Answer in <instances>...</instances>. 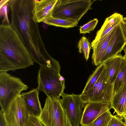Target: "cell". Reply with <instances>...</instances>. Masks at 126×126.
Wrapping results in <instances>:
<instances>
[{"instance_id":"ac0fdd59","label":"cell","mask_w":126,"mask_h":126,"mask_svg":"<svg viewBox=\"0 0 126 126\" xmlns=\"http://www.w3.org/2000/svg\"><path fill=\"white\" fill-rule=\"evenodd\" d=\"M123 58L116 80L114 84L113 94L120 88L126 86V57Z\"/></svg>"},{"instance_id":"3957f363","label":"cell","mask_w":126,"mask_h":126,"mask_svg":"<svg viewBox=\"0 0 126 126\" xmlns=\"http://www.w3.org/2000/svg\"><path fill=\"white\" fill-rule=\"evenodd\" d=\"M61 67L40 66L37 77V89L47 97L60 98L65 88V79L60 74Z\"/></svg>"},{"instance_id":"7a4b0ae2","label":"cell","mask_w":126,"mask_h":126,"mask_svg":"<svg viewBox=\"0 0 126 126\" xmlns=\"http://www.w3.org/2000/svg\"><path fill=\"white\" fill-rule=\"evenodd\" d=\"M27 45L10 24L0 25V72L25 68L34 64Z\"/></svg>"},{"instance_id":"9a60e30c","label":"cell","mask_w":126,"mask_h":126,"mask_svg":"<svg viewBox=\"0 0 126 126\" xmlns=\"http://www.w3.org/2000/svg\"><path fill=\"white\" fill-rule=\"evenodd\" d=\"M123 17L120 14L115 12L106 18L100 29L97 32L95 38L91 45L98 41L116 27L123 20Z\"/></svg>"},{"instance_id":"d4e9b609","label":"cell","mask_w":126,"mask_h":126,"mask_svg":"<svg viewBox=\"0 0 126 126\" xmlns=\"http://www.w3.org/2000/svg\"><path fill=\"white\" fill-rule=\"evenodd\" d=\"M116 115H112L110 126H126L123 121V117Z\"/></svg>"},{"instance_id":"30bf717a","label":"cell","mask_w":126,"mask_h":126,"mask_svg":"<svg viewBox=\"0 0 126 126\" xmlns=\"http://www.w3.org/2000/svg\"><path fill=\"white\" fill-rule=\"evenodd\" d=\"M126 45V40L120 23L117 26L116 31L102 55L100 64L117 55L123 50Z\"/></svg>"},{"instance_id":"83f0119b","label":"cell","mask_w":126,"mask_h":126,"mask_svg":"<svg viewBox=\"0 0 126 126\" xmlns=\"http://www.w3.org/2000/svg\"><path fill=\"white\" fill-rule=\"evenodd\" d=\"M126 116V96L125 99L124 111L122 117L123 118Z\"/></svg>"},{"instance_id":"5bb4252c","label":"cell","mask_w":126,"mask_h":126,"mask_svg":"<svg viewBox=\"0 0 126 126\" xmlns=\"http://www.w3.org/2000/svg\"><path fill=\"white\" fill-rule=\"evenodd\" d=\"M39 91L36 88L21 94L30 114L37 118L40 115L42 110L39 98Z\"/></svg>"},{"instance_id":"6da1fadb","label":"cell","mask_w":126,"mask_h":126,"mask_svg":"<svg viewBox=\"0 0 126 126\" xmlns=\"http://www.w3.org/2000/svg\"><path fill=\"white\" fill-rule=\"evenodd\" d=\"M11 13L10 24L29 49L33 62L48 66L53 58L46 51L34 10L33 0H10L7 3Z\"/></svg>"},{"instance_id":"2e32d148","label":"cell","mask_w":126,"mask_h":126,"mask_svg":"<svg viewBox=\"0 0 126 126\" xmlns=\"http://www.w3.org/2000/svg\"><path fill=\"white\" fill-rule=\"evenodd\" d=\"M126 96V86L120 88L113 95L110 109L114 110L117 115L123 117Z\"/></svg>"},{"instance_id":"44dd1931","label":"cell","mask_w":126,"mask_h":126,"mask_svg":"<svg viewBox=\"0 0 126 126\" xmlns=\"http://www.w3.org/2000/svg\"><path fill=\"white\" fill-rule=\"evenodd\" d=\"M112 116L109 109L97 118L89 126H110Z\"/></svg>"},{"instance_id":"e0dca14e","label":"cell","mask_w":126,"mask_h":126,"mask_svg":"<svg viewBox=\"0 0 126 126\" xmlns=\"http://www.w3.org/2000/svg\"><path fill=\"white\" fill-rule=\"evenodd\" d=\"M123 58V56L119 53L105 62L107 70L108 80L112 84H114L116 80Z\"/></svg>"},{"instance_id":"277c9868","label":"cell","mask_w":126,"mask_h":126,"mask_svg":"<svg viewBox=\"0 0 126 126\" xmlns=\"http://www.w3.org/2000/svg\"><path fill=\"white\" fill-rule=\"evenodd\" d=\"M95 0H58L52 16L78 24L79 20L89 10Z\"/></svg>"},{"instance_id":"5b68a950","label":"cell","mask_w":126,"mask_h":126,"mask_svg":"<svg viewBox=\"0 0 126 126\" xmlns=\"http://www.w3.org/2000/svg\"><path fill=\"white\" fill-rule=\"evenodd\" d=\"M38 118L44 126H72L60 98L47 97Z\"/></svg>"},{"instance_id":"603a6c76","label":"cell","mask_w":126,"mask_h":126,"mask_svg":"<svg viewBox=\"0 0 126 126\" xmlns=\"http://www.w3.org/2000/svg\"><path fill=\"white\" fill-rule=\"evenodd\" d=\"M98 19L94 18L89 21L83 25L81 26L79 29L80 33H90L95 28L98 23Z\"/></svg>"},{"instance_id":"52a82bcc","label":"cell","mask_w":126,"mask_h":126,"mask_svg":"<svg viewBox=\"0 0 126 126\" xmlns=\"http://www.w3.org/2000/svg\"><path fill=\"white\" fill-rule=\"evenodd\" d=\"M114 84L108 80L106 66L97 82L87 91L80 94L83 100L87 103L101 102L110 105L113 95Z\"/></svg>"},{"instance_id":"ba28073f","label":"cell","mask_w":126,"mask_h":126,"mask_svg":"<svg viewBox=\"0 0 126 126\" xmlns=\"http://www.w3.org/2000/svg\"><path fill=\"white\" fill-rule=\"evenodd\" d=\"M3 112L7 126H25L30 114L21 94L15 98Z\"/></svg>"},{"instance_id":"4316f807","label":"cell","mask_w":126,"mask_h":126,"mask_svg":"<svg viewBox=\"0 0 126 126\" xmlns=\"http://www.w3.org/2000/svg\"><path fill=\"white\" fill-rule=\"evenodd\" d=\"M0 126H7L4 117L3 111L0 112Z\"/></svg>"},{"instance_id":"ffe728a7","label":"cell","mask_w":126,"mask_h":126,"mask_svg":"<svg viewBox=\"0 0 126 126\" xmlns=\"http://www.w3.org/2000/svg\"><path fill=\"white\" fill-rule=\"evenodd\" d=\"M48 25L66 28H72L77 26L76 23L64 19L52 17L47 19L44 22Z\"/></svg>"},{"instance_id":"f546056e","label":"cell","mask_w":126,"mask_h":126,"mask_svg":"<svg viewBox=\"0 0 126 126\" xmlns=\"http://www.w3.org/2000/svg\"><path fill=\"white\" fill-rule=\"evenodd\" d=\"M124 119L125 123L126 124V116L123 117Z\"/></svg>"},{"instance_id":"9c48e42d","label":"cell","mask_w":126,"mask_h":126,"mask_svg":"<svg viewBox=\"0 0 126 126\" xmlns=\"http://www.w3.org/2000/svg\"><path fill=\"white\" fill-rule=\"evenodd\" d=\"M60 99L62 106L66 111L72 126H79L82 117L83 109L87 103L80 94L64 93Z\"/></svg>"},{"instance_id":"484cf974","label":"cell","mask_w":126,"mask_h":126,"mask_svg":"<svg viewBox=\"0 0 126 126\" xmlns=\"http://www.w3.org/2000/svg\"><path fill=\"white\" fill-rule=\"evenodd\" d=\"M120 24L126 40V17H123V20L120 23Z\"/></svg>"},{"instance_id":"d6986e66","label":"cell","mask_w":126,"mask_h":126,"mask_svg":"<svg viewBox=\"0 0 126 126\" xmlns=\"http://www.w3.org/2000/svg\"><path fill=\"white\" fill-rule=\"evenodd\" d=\"M106 66L105 62L99 65L90 76L82 93L88 91L97 82Z\"/></svg>"},{"instance_id":"cb8c5ba5","label":"cell","mask_w":126,"mask_h":126,"mask_svg":"<svg viewBox=\"0 0 126 126\" xmlns=\"http://www.w3.org/2000/svg\"><path fill=\"white\" fill-rule=\"evenodd\" d=\"M25 126H42L38 118L30 114L28 120Z\"/></svg>"},{"instance_id":"4fadbf2b","label":"cell","mask_w":126,"mask_h":126,"mask_svg":"<svg viewBox=\"0 0 126 126\" xmlns=\"http://www.w3.org/2000/svg\"><path fill=\"white\" fill-rule=\"evenodd\" d=\"M117 26L98 41L91 45L93 50L92 61L95 65H99L101 64L102 55L113 35Z\"/></svg>"},{"instance_id":"f1b7e54d","label":"cell","mask_w":126,"mask_h":126,"mask_svg":"<svg viewBox=\"0 0 126 126\" xmlns=\"http://www.w3.org/2000/svg\"><path fill=\"white\" fill-rule=\"evenodd\" d=\"M123 50L124 51L125 53L124 55L126 57V47H125Z\"/></svg>"},{"instance_id":"8992f818","label":"cell","mask_w":126,"mask_h":126,"mask_svg":"<svg viewBox=\"0 0 126 126\" xmlns=\"http://www.w3.org/2000/svg\"><path fill=\"white\" fill-rule=\"evenodd\" d=\"M28 88L20 78L7 72H0V105L3 112L22 92Z\"/></svg>"},{"instance_id":"8fae6325","label":"cell","mask_w":126,"mask_h":126,"mask_svg":"<svg viewBox=\"0 0 126 126\" xmlns=\"http://www.w3.org/2000/svg\"><path fill=\"white\" fill-rule=\"evenodd\" d=\"M109 109V105L101 102L87 103L83 109L80 125L89 126L97 118Z\"/></svg>"},{"instance_id":"7c38bea8","label":"cell","mask_w":126,"mask_h":126,"mask_svg":"<svg viewBox=\"0 0 126 126\" xmlns=\"http://www.w3.org/2000/svg\"><path fill=\"white\" fill-rule=\"evenodd\" d=\"M58 0H33L34 14L38 23L52 17L53 11Z\"/></svg>"},{"instance_id":"7402d4cb","label":"cell","mask_w":126,"mask_h":126,"mask_svg":"<svg viewBox=\"0 0 126 126\" xmlns=\"http://www.w3.org/2000/svg\"><path fill=\"white\" fill-rule=\"evenodd\" d=\"M78 47L79 52L83 53L86 60L87 61L92 47L91 44L86 37L83 36L81 38L78 42Z\"/></svg>"}]
</instances>
